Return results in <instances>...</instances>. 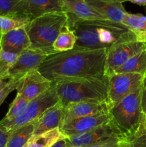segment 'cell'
Wrapping results in <instances>:
<instances>
[{
  "mask_svg": "<svg viewBox=\"0 0 146 147\" xmlns=\"http://www.w3.org/2000/svg\"><path fill=\"white\" fill-rule=\"evenodd\" d=\"M107 50H74L47 56L37 70L52 82L104 76Z\"/></svg>",
  "mask_w": 146,
  "mask_h": 147,
  "instance_id": "1",
  "label": "cell"
},
{
  "mask_svg": "<svg viewBox=\"0 0 146 147\" xmlns=\"http://www.w3.org/2000/svg\"><path fill=\"white\" fill-rule=\"evenodd\" d=\"M68 27L77 38L74 50H107L117 43L137 40L136 34L126 26L108 20H79L68 17Z\"/></svg>",
  "mask_w": 146,
  "mask_h": 147,
  "instance_id": "2",
  "label": "cell"
},
{
  "mask_svg": "<svg viewBox=\"0 0 146 147\" xmlns=\"http://www.w3.org/2000/svg\"><path fill=\"white\" fill-rule=\"evenodd\" d=\"M53 83L63 107L80 102L103 103L107 98L108 79L104 76L64 79Z\"/></svg>",
  "mask_w": 146,
  "mask_h": 147,
  "instance_id": "3",
  "label": "cell"
},
{
  "mask_svg": "<svg viewBox=\"0 0 146 147\" xmlns=\"http://www.w3.org/2000/svg\"><path fill=\"white\" fill-rule=\"evenodd\" d=\"M68 26L65 12H52L34 19L26 26L31 50L47 55L55 54L53 45L59 34Z\"/></svg>",
  "mask_w": 146,
  "mask_h": 147,
  "instance_id": "4",
  "label": "cell"
},
{
  "mask_svg": "<svg viewBox=\"0 0 146 147\" xmlns=\"http://www.w3.org/2000/svg\"><path fill=\"white\" fill-rule=\"evenodd\" d=\"M141 97L142 85L109 111L110 121L123 136L137 129L142 123Z\"/></svg>",
  "mask_w": 146,
  "mask_h": 147,
  "instance_id": "5",
  "label": "cell"
},
{
  "mask_svg": "<svg viewBox=\"0 0 146 147\" xmlns=\"http://www.w3.org/2000/svg\"><path fill=\"white\" fill-rule=\"evenodd\" d=\"M58 101L59 98L52 82L50 89L29 102L27 111L22 116L11 121L2 119L0 121V125L9 131L13 132L21 126L38 119L47 109L54 106Z\"/></svg>",
  "mask_w": 146,
  "mask_h": 147,
  "instance_id": "6",
  "label": "cell"
},
{
  "mask_svg": "<svg viewBox=\"0 0 146 147\" xmlns=\"http://www.w3.org/2000/svg\"><path fill=\"white\" fill-rule=\"evenodd\" d=\"M107 79L108 88L105 103L110 111L122 99L141 86L143 76L137 73H113Z\"/></svg>",
  "mask_w": 146,
  "mask_h": 147,
  "instance_id": "7",
  "label": "cell"
},
{
  "mask_svg": "<svg viewBox=\"0 0 146 147\" xmlns=\"http://www.w3.org/2000/svg\"><path fill=\"white\" fill-rule=\"evenodd\" d=\"M146 50V42L131 40L123 42L112 46L107 51L104 76L109 77L130 57Z\"/></svg>",
  "mask_w": 146,
  "mask_h": 147,
  "instance_id": "8",
  "label": "cell"
},
{
  "mask_svg": "<svg viewBox=\"0 0 146 147\" xmlns=\"http://www.w3.org/2000/svg\"><path fill=\"white\" fill-rule=\"evenodd\" d=\"M66 139L72 146L87 147L110 141H122L124 139V136L110 121L109 123L102 125L93 130L70 136Z\"/></svg>",
  "mask_w": 146,
  "mask_h": 147,
  "instance_id": "9",
  "label": "cell"
},
{
  "mask_svg": "<svg viewBox=\"0 0 146 147\" xmlns=\"http://www.w3.org/2000/svg\"><path fill=\"white\" fill-rule=\"evenodd\" d=\"M52 85V82L43 76L37 69H34L20 79L16 89L17 94L31 101L50 89Z\"/></svg>",
  "mask_w": 146,
  "mask_h": 147,
  "instance_id": "10",
  "label": "cell"
},
{
  "mask_svg": "<svg viewBox=\"0 0 146 147\" xmlns=\"http://www.w3.org/2000/svg\"><path fill=\"white\" fill-rule=\"evenodd\" d=\"M47 57V55L29 48L19 55L17 61L10 68L9 79L19 80L26 74L39 66Z\"/></svg>",
  "mask_w": 146,
  "mask_h": 147,
  "instance_id": "11",
  "label": "cell"
},
{
  "mask_svg": "<svg viewBox=\"0 0 146 147\" xmlns=\"http://www.w3.org/2000/svg\"><path fill=\"white\" fill-rule=\"evenodd\" d=\"M110 121L109 113L94 115L74 119L60 127V131L66 138L86 133Z\"/></svg>",
  "mask_w": 146,
  "mask_h": 147,
  "instance_id": "12",
  "label": "cell"
},
{
  "mask_svg": "<svg viewBox=\"0 0 146 147\" xmlns=\"http://www.w3.org/2000/svg\"><path fill=\"white\" fill-rule=\"evenodd\" d=\"M107 113H109V109L105 102H80L70 103L64 107V114L60 127L74 119Z\"/></svg>",
  "mask_w": 146,
  "mask_h": 147,
  "instance_id": "13",
  "label": "cell"
},
{
  "mask_svg": "<svg viewBox=\"0 0 146 147\" xmlns=\"http://www.w3.org/2000/svg\"><path fill=\"white\" fill-rule=\"evenodd\" d=\"M29 47L30 40L25 27L1 35L0 47L4 51L19 55Z\"/></svg>",
  "mask_w": 146,
  "mask_h": 147,
  "instance_id": "14",
  "label": "cell"
},
{
  "mask_svg": "<svg viewBox=\"0 0 146 147\" xmlns=\"http://www.w3.org/2000/svg\"><path fill=\"white\" fill-rule=\"evenodd\" d=\"M24 6L30 21L48 13L64 12L63 0H24Z\"/></svg>",
  "mask_w": 146,
  "mask_h": 147,
  "instance_id": "15",
  "label": "cell"
},
{
  "mask_svg": "<svg viewBox=\"0 0 146 147\" xmlns=\"http://www.w3.org/2000/svg\"><path fill=\"white\" fill-rule=\"evenodd\" d=\"M64 114V107L57 102L56 104L49 108L37 119L34 135H39L49 131L60 128L62 119Z\"/></svg>",
  "mask_w": 146,
  "mask_h": 147,
  "instance_id": "16",
  "label": "cell"
},
{
  "mask_svg": "<svg viewBox=\"0 0 146 147\" xmlns=\"http://www.w3.org/2000/svg\"><path fill=\"white\" fill-rule=\"evenodd\" d=\"M86 3L106 20L122 23L127 14L123 3L112 2L105 0H85Z\"/></svg>",
  "mask_w": 146,
  "mask_h": 147,
  "instance_id": "17",
  "label": "cell"
},
{
  "mask_svg": "<svg viewBox=\"0 0 146 147\" xmlns=\"http://www.w3.org/2000/svg\"><path fill=\"white\" fill-rule=\"evenodd\" d=\"M64 11L68 17L79 20H106L93 9L85 0H63Z\"/></svg>",
  "mask_w": 146,
  "mask_h": 147,
  "instance_id": "18",
  "label": "cell"
},
{
  "mask_svg": "<svg viewBox=\"0 0 146 147\" xmlns=\"http://www.w3.org/2000/svg\"><path fill=\"white\" fill-rule=\"evenodd\" d=\"M37 119L21 126L11 133L6 147H24L34 135Z\"/></svg>",
  "mask_w": 146,
  "mask_h": 147,
  "instance_id": "19",
  "label": "cell"
},
{
  "mask_svg": "<svg viewBox=\"0 0 146 147\" xmlns=\"http://www.w3.org/2000/svg\"><path fill=\"white\" fill-rule=\"evenodd\" d=\"M67 139L60 131V128L39 135H33L24 147H51L61 139Z\"/></svg>",
  "mask_w": 146,
  "mask_h": 147,
  "instance_id": "20",
  "label": "cell"
},
{
  "mask_svg": "<svg viewBox=\"0 0 146 147\" xmlns=\"http://www.w3.org/2000/svg\"><path fill=\"white\" fill-rule=\"evenodd\" d=\"M146 73V50L130 57L113 73H137L144 76Z\"/></svg>",
  "mask_w": 146,
  "mask_h": 147,
  "instance_id": "21",
  "label": "cell"
},
{
  "mask_svg": "<svg viewBox=\"0 0 146 147\" xmlns=\"http://www.w3.org/2000/svg\"><path fill=\"white\" fill-rule=\"evenodd\" d=\"M76 35L67 26L61 32L53 45V48L57 53L70 51L74 49L76 43Z\"/></svg>",
  "mask_w": 146,
  "mask_h": 147,
  "instance_id": "22",
  "label": "cell"
},
{
  "mask_svg": "<svg viewBox=\"0 0 146 147\" xmlns=\"http://www.w3.org/2000/svg\"><path fill=\"white\" fill-rule=\"evenodd\" d=\"M30 20L24 17L14 15H0V34H6L14 30L26 27Z\"/></svg>",
  "mask_w": 146,
  "mask_h": 147,
  "instance_id": "23",
  "label": "cell"
},
{
  "mask_svg": "<svg viewBox=\"0 0 146 147\" xmlns=\"http://www.w3.org/2000/svg\"><path fill=\"white\" fill-rule=\"evenodd\" d=\"M0 15L21 16L27 18L24 0H0Z\"/></svg>",
  "mask_w": 146,
  "mask_h": 147,
  "instance_id": "24",
  "label": "cell"
},
{
  "mask_svg": "<svg viewBox=\"0 0 146 147\" xmlns=\"http://www.w3.org/2000/svg\"><path fill=\"white\" fill-rule=\"evenodd\" d=\"M29 102V100L23 96L17 94L15 98L9 106L8 112L3 119L6 121H11L22 116L27 111Z\"/></svg>",
  "mask_w": 146,
  "mask_h": 147,
  "instance_id": "25",
  "label": "cell"
},
{
  "mask_svg": "<svg viewBox=\"0 0 146 147\" xmlns=\"http://www.w3.org/2000/svg\"><path fill=\"white\" fill-rule=\"evenodd\" d=\"M122 24L131 30L135 34L146 32V21L141 14H130L127 12Z\"/></svg>",
  "mask_w": 146,
  "mask_h": 147,
  "instance_id": "26",
  "label": "cell"
},
{
  "mask_svg": "<svg viewBox=\"0 0 146 147\" xmlns=\"http://www.w3.org/2000/svg\"><path fill=\"white\" fill-rule=\"evenodd\" d=\"M125 147H146V129L140 123L137 129L124 136Z\"/></svg>",
  "mask_w": 146,
  "mask_h": 147,
  "instance_id": "27",
  "label": "cell"
},
{
  "mask_svg": "<svg viewBox=\"0 0 146 147\" xmlns=\"http://www.w3.org/2000/svg\"><path fill=\"white\" fill-rule=\"evenodd\" d=\"M19 57L18 54L9 53L0 47V80H8L9 72Z\"/></svg>",
  "mask_w": 146,
  "mask_h": 147,
  "instance_id": "28",
  "label": "cell"
},
{
  "mask_svg": "<svg viewBox=\"0 0 146 147\" xmlns=\"http://www.w3.org/2000/svg\"><path fill=\"white\" fill-rule=\"evenodd\" d=\"M19 80L15 79H8L7 81L6 80H0V106L9 94L17 89Z\"/></svg>",
  "mask_w": 146,
  "mask_h": 147,
  "instance_id": "29",
  "label": "cell"
},
{
  "mask_svg": "<svg viewBox=\"0 0 146 147\" xmlns=\"http://www.w3.org/2000/svg\"><path fill=\"white\" fill-rule=\"evenodd\" d=\"M11 133L0 125V147H6Z\"/></svg>",
  "mask_w": 146,
  "mask_h": 147,
  "instance_id": "30",
  "label": "cell"
},
{
  "mask_svg": "<svg viewBox=\"0 0 146 147\" xmlns=\"http://www.w3.org/2000/svg\"><path fill=\"white\" fill-rule=\"evenodd\" d=\"M142 110L143 116H146V73L143 76L142 83Z\"/></svg>",
  "mask_w": 146,
  "mask_h": 147,
  "instance_id": "31",
  "label": "cell"
},
{
  "mask_svg": "<svg viewBox=\"0 0 146 147\" xmlns=\"http://www.w3.org/2000/svg\"><path fill=\"white\" fill-rule=\"evenodd\" d=\"M122 141H110V142H103V143L91 145L90 146L87 147H117L121 143Z\"/></svg>",
  "mask_w": 146,
  "mask_h": 147,
  "instance_id": "32",
  "label": "cell"
},
{
  "mask_svg": "<svg viewBox=\"0 0 146 147\" xmlns=\"http://www.w3.org/2000/svg\"><path fill=\"white\" fill-rule=\"evenodd\" d=\"M51 147H67V141L66 139H61L56 142L54 144H53Z\"/></svg>",
  "mask_w": 146,
  "mask_h": 147,
  "instance_id": "33",
  "label": "cell"
},
{
  "mask_svg": "<svg viewBox=\"0 0 146 147\" xmlns=\"http://www.w3.org/2000/svg\"><path fill=\"white\" fill-rule=\"evenodd\" d=\"M137 37V40L140 42H146V32L139 33V34H135Z\"/></svg>",
  "mask_w": 146,
  "mask_h": 147,
  "instance_id": "34",
  "label": "cell"
},
{
  "mask_svg": "<svg viewBox=\"0 0 146 147\" xmlns=\"http://www.w3.org/2000/svg\"><path fill=\"white\" fill-rule=\"evenodd\" d=\"M127 1H130L131 3L137 4L139 6L146 5V0H127Z\"/></svg>",
  "mask_w": 146,
  "mask_h": 147,
  "instance_id": "35",
  "label": "cell"
},
{
  "mask_svg": "<svg viewBox=\"0 0 146 147\" xmlns=\"http://www.w3.org/2000/svg\"><path fill=\"white\" fill-rule=\"evenodd\" d=\"M105 1H112V2H120V3H123L127 1V0H105Z\"/></svg>",
  "mask_w": 146,
  "mask_h": 147,
  "instance_id": "36",
  "label": "cell"
},
{
  "mask_svg": "<svg viewBox=\"0 0 146 147\" xmlns=\"http://www.w3.org/2000/svg\"><path fill=\"white\" fill-rule=\"evenodd\" d=\"M142 123H143V126H144L146 129V116H143V119H142Z\"/></svg>",
  "mask_w": 146,
  "mask_h": 147,
  "instance_id": "37",
  "label": "cell"
},
{
  "mask_svg": "<svg viewBox=\"0 0 146 147\" xmlns=\"http://www.w3.org/2000/svg\"><path fill=\"white\" fill-rule=\"evenodd\" d=\"M117 147H125V144H124V139H123V142H121V143L120 144V145H119Z\"/></svg>",
  "mask_w": 146,
  "mask_h": 147,
  "instance_id": "38",
  "label": "cell"
},
{
  "mask_svg": "<svg viewBox=\"0 0 146 147\" xmlns=\"http://www.w3.org/2000/svg\"><path fill=\"white\" fill-rule=\"evenodd\" d=\"M67 147H78V146H72V145L70 144L67 142Z\"/></svg>",
  "mask_w": 146,
  "mask_h": 147,
  "instance_id": "39",
  "label": "cell"
},
{
  "mask_svg": "<svg viewBox=\"0 0 146 147\" xmlns=\"http://www.w3.org/2000/svg\"><path fill=\"white\" fill-rule=\"evenodd\" d=\"M143 18L144 19V20H145V21H146V16H144V15H143Z\"/></svg>",
  "mask_w": 146,
  "mask_h": 147,
  "instance_id": "40",
  "label": "cell"
},
{
  "mask_svg": "<svg viewBox=\"0 0 146 147\" xmlns=\"http://www.w3.org/2000/svg\"><path fill=\"white\" fill-rule=\"evenodd\" d=\"M1 34H0V42H1Z\"/></svg>",
  "mask_w": 146,
  "mask_h": 147,
  "instance_id": "41",
  "label": "cell"
},
{
  "mask_svg": "<svg viewBox=\"0 0 146 147\" xmlns=\"http://www.w3.org/2000/svg\"><path fill=\"white\" fill-rule=\"evenodd\" d=\"M125 144V143H124Z\"/></svg>",
  "mask_w": 146,
  "mask_h": 147,
  "instance_id": "42",
  "label": "cell"
}]
</instances>
